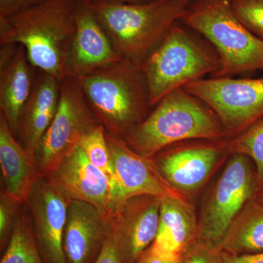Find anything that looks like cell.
<instances>
[{
	"label": "cell",
	"instance_id": "cell-1",
	"mask_svg": "<svg viewBox=\"0 0 263 263\" xmlns=\"http://www.w3.org/2000/svg\"><path fill=\"white\" fill-rule=\"evenodd\" d=\"M81 2L47 0L16 14L0 18V46H24L34 68L63 80Z\"/></svg>",
	"mask_w": 263,
	"mask_h": 263
},
{
	"label": "cell",
	"instance_id": "cell-2",
	"mask_svg": "<svg viewBox=\"0 0 263 263\" xmlns=\"http://www.w3.org/2000/svg\"><path fill=\"white\" fill-rule=\"evenodd\" d=\"M122 138L137 153L152 158L181 142L221 141L226 140V134L207 104L179 88L162 98L148 117Z\"/></svg>",
	"mask_w": 263,
	"mask_h": 263
},
{
	"label": "cell",
	"instance_id": "cell-3",
	"mask_svg": "<svg viewBox=\"0 0 263 263\" xmlns=\"http://www.w3.org/2000/svg\"><path fill=\"white\" fill-rule=\"evenodd\" d=\"M191 2L117 4L89 0V4L115 51L122 59L141 66L181 21Z\"/></svg>",
	"mask_w": 263,
	"mask_h": 263
},
{
	"label": "cell",
	"instance_id": "cell-4",
	"mask_svg": "<svg viewBox=\"0 0 263 263\" xmlns=\"http://www.w3.org/2000/svg\"><path fill=\"white\" fill-rule=\"evenodd\" d=\"M99 123L122 138L150 114L149 95L141 66L120 60L77 79Z\"/></svg>",
	"mask_w": 263,
	"mask_h": 263
},
{
	"label": "cell",
	"instance_id": "cell-5",
	"mask_svg": "<svg viewBox=\"0 0 263 263\" xmlns=\"http://www.w3.org/2000/svg\"><path fill=\"white\" fill-rule=\"evenodd\" d=\"M233 0H192L181 22L201 34L219 59L211 78H234L263 70V41L240 22Z\"/></svg>",
	"mask_w": 263,
	"mask_h": 263
},
{
	"label": "cell",
	"instance_id": "cell-6",
	"mask_svg": "<svg viewBox=\"0 0 263 263\" xmlns=\"http://www.w3.org/2000/svg\"><path fill=\"white\" fill-rule=\"evenodd\" d=\"M175 24L155 51L142 64L152 108L166 95L219 70V59L186 29Z\"/></svg>",
	"mask_w": 263,
	"mask_h": 263
},
{
	"label": "cell",
	"instance_id": "cell-7",
	"mask_svg": "<svg viewBox=\"0 0 263 263\" xmlns=\"http://www.w3.org/2000/svg\"><path fill=\"white\" fill-rule=\"evenodd\" d=\"M252 161L233 154L202 205L196 241L219 250L230 223L258 187Z\"/></svg>",
	"mask_w": 263,
	"mask_h": 263
},
{
	"label": "cell",
	"instance_id": "cell-8",
	"mask_svg": "<svg viewBox=\"0 0 263 263\" xmlns=\"http://www.w3.org/2000/svg\"><path fill=\"white\" fill-rule=\"evenodd\" d=\"M98 124L77 79L65 78L56 115L34 155L40 177L50 174Z\"/></svg>",
	"mask_w": 263,
	"mask_h": 263
},
{
	"label": "cell",
	"instance_id": "cell-9",
	"mask_svg": "<svg viewBox=\"0 0 263 263\" xmlns=\"http://www.w3.org/2000/svg\"><path fill=\"white\" fill-rule=\"evenodd\" d=\"M214 110L226 140L234 138L263 117V77L210 78L183 87Z\"/></svg>",
	"mask_w": 263,
	"mask_h": 263
},
{
	"label": "cell",
	"instance_id": "cell-10",
	"mask_svg": "<svg viewBox=\"0 0 263 263\" xmlns=\"http://www.w3.org/2000/svg\"><path fill=\"white\" fill-rule=\"evenodd\" d=\"M105 138L113 167L111 214L123 202L140 195L160 199L173 197L190 202L187 195L180 193L164 179L152 157L139 155L122 138L106 130Z\"/></svg>",
	"mask_w": 263,
	"mask_h": 263
},
{
	"label": "cell",
	"instance_id": "cell-11",
	"mask_svg": "<svg viewBox=\"0 0 263 263\" xmlns=\"http://www.w3.org/2000/svg\"><path fill=\"white\" fill-rule=\"evenodd\" d=\"M71 200L46 177H40L25 204L38 250L45 263H67L64 230Z\"/></svg>",
	"mask_w": 263,
	"mask_h": 263
},
{
	"label": "cell",
	"instance_id": "cell-12",
	"mask_svg": "<svg viewBox=\"0 0 263 263\" xmlns=\"http://www.w3.org/2000/svg\"><path fill=\"white\" fill-rule=\"evenodd\" d=\"M228 153L226 140L192 143L159 152L154 162L161 175L180 193H195L206 183Z\"/></svg>",
	"mask_w": 263,
	"mask_h": 263
},
{
	"label": "cell",
	"instance_id": "cell-13",
	"mask_svg": "<svg viewBox=\"0 0 263 263\" xmlns=\"http://www.w3.org/2000/svg\"><path fill=\"white\" fill-rule=\"evenodd\" d=\"M160 199L150 195L131 197L110 216V235L126 263H137L153 243L158 231Z\"/></svg>",
	"mask_w": 263,
	"mask_h": 263
},
{
	"label": "cell",
	"instance_id": "cell-14",
	"mask_svg": "<svg viewBox=\"0 0 263 263\" xmlns=\"http://www.w3.org/2000/svg\"><path fill=\"white\" fill-rule=\"evenodd\" d=\"M45 177L71 200L89 202L111 214V179L90 162L79 145Z\"/></svg>",
	"mask_w": 263,
	"mask_h": 263
},
{
	"label": "cell",
	"instance_id": "cell-15",
	"mask_svg": "<svg viewBox=\"0 0 263 263\" xmlns=\"http://www.w3.org/2000/svg\"><path fill=\"white\" fill-rule=\"evenodd\" d=\"M76 22L75 34L66 60L65 78L77 79L123 60L95 17L89 0H81Z\"/></svg>",
	"mask_w": 263,
	"mask_h": 263
},
{
	"label": "cell",
	"instance_id": "cell-16",
	"mask_svg": "<svg viewBox=\"0 0 263 263\" xmlns=\"http://www.w3.org/2000/svg\"><path fill=\"white\" fill-rule=\"evenodd\" d=\"M110 233V216L89 202L71 200L63 235L67 262L95 263Z\"/></svg>",
	"mask_w": 263,
	"mask_h": 263
},
{
	"label": "cell",
	"instance_id": "cell-17",
	"mask_svg": "<svg viewBox=\"0 0 263 263\" xmlns=\"http://www.w3.org/2000/svg\"><path fill=\"white\" fill-rule=\"evenodd\" d=\"M198 219L191 202L160 199L158 231L149 248L167 258L181 260L197 239Z\"/></svg>",
	"mask_w": 263,
	"mask_h": 263
},
{
	"label": "cell",
	"instance_id": "cell-18",
	"mask_svg": "<svg viewBox=\"0 0 263 263\" xmlns=\"http://www.w3.org/2000/svg\"><path fill=\"white\" fill-rule=\"evenodd\" d=\"M61 81L41 70H38L34 78L32 91L22 111L18 129L23 134L24 148L34 156L56 115Z\"/></svg>",
	"mask_w": 263,
	"mask_h": 263
},
{
	"label": "cell",
	"instance_id": "cell-19",
	"mask_svg": "<svg viewBox=\"0 0 263 263\" xmlns=\"http://www.w3.org/2000/svg\"><path fill=\"white\" fill-rule=\"evenodd\" d=\"M24 46L18 45L13 56L0 64V110L14 136L34 85V76Z\"/></svg>",
	"mask_w": 263,
	"mask_h": 263
},
{
	"label": "cell",
	"instance_id": "cell-20",
	"mask_svg": "<svg viewBox=\"0 0 263 263\" xmlns=\"http://www.w3.org/2000/svg\"><path fill=\"white\" fill-rule=\"evenodd\" d=\"M0 165L5 192L21 204L25 203L39 179L35 157L15 141L5 118L0 116Z\"/></svg>",
	"mask_w": 263,
	"mask_h": 263
},
{
	"label": "cell",
	"instance_id": "cell-21",
	"mask_svg": "<svg viewBox=\"0 0 263 263\" xmlns=\"http://www.w3.org/2000/svg\"><path fill=\"white\" fill-rule=\"evenodd\" d=\"M219 251L243 255L263 252V204L251 199L227 230Z\"/></svg>",
	"mask_w": 263,
	"mask_h": 263
},
{
	"label": "cell",
	"instance_id": "cell-22",
	"mask_svg": "<svg viewBox=\"0 0 263 263\" xmlns=\"http://www.w3.org/2000/svg\"><path fill=\"white\" fill-rule=\"evenodd\" d=\"M0 263H45L38 250L27 207L19 209L13 233Z\"/></svg>",
	"mask_w": 263,
	"mask_h": 263
},
{
	"label": "cell",
	"instance_id": "cell-23",
	"mask_svg": "<svg viewBox=\"0 0 263 263\" xmlns=\"http://www.w3.org/2000/svg\"><path fill=\"white\" fill-rule=\"evenodd\" d=\"M227 150L230 155L241 154L249 157L255 166L258 186L263 183V117L245 131L226 140Z\"/></svg>",
	"mask_w": 263,
	"mask_h": 263
},
{
	"label": "cell",
	"instance_id": "cell-24",
	"mask_svg": "<svg viewBox=\"0 0 263 263\" xmlns=\"http://www.w3.org/2000/svg\"><path fill=\"white\" fill-rule=\"evenodd\" d=\"M79 145L90 162L112 179L113 167L105 138V127L98 124L81 138Z\"/></svg>",
	"mask_w": 263,
	"mask_h": 263
},
{
	"label": "cell",
	"instance_id": "cell-25",
	"mask_svg": "<svg viewBox=\"0 0 263 263\" xmlns=\"http://www.w3.org/2000/svg\"><path fill=\"white\" fill-rule=\"evenodd\" d=\"M232 7L240 22L263 41V0H233Z\"/></svg>",
	"mask_w": 263,
	"mask_h": 263
},
{
	"label": "cell",
	"instance_id": "cell-26",
	"mask_svg": "<svg viewBox=\"0 0 263 263\" xmlns=\"http://www.w3.org/2000/svg\"><path fill=\"white\" fill-rule=\"evenodd\" d=\"M21 205L5 192L1 194L0 200V243L1 248L8 245Z\"/></svg>",
	"mask_w": 263,
	"mask_h": 263
},
{
	"label": "cell",
	"instance_id": "cell-27",
	"mask_svg": "<svg viewBox=\"0 0 263 263\" xmlns=\"http://www.w3.org/2000/svg\"><path fill=\"white\" fill-rule=\"evenodd\" d=\"M181 263H219V251L195 241L183 254Z\"/></svg>",
	"mask_w": 263,
	"mask_h": 263
},
{
	"label": "cell",
	"instance_id": "cell-28",
	"mask_svg": "<svg viewBox=\"0 0 263 263\" xmlns=\"http://www.w3.org/2000/svg\"><path fill=\"white\" fill-rule=\"evenodd\" d=\"M47 0H0V18L16 14Z\"/></svg>",
	"mask_w": 263,
	"mask_h": 263
},
{
	"label": "cell",
	"instance_id": "cell-29",
	"mask_svg": "<svg viewBox=\"0 0 263 263\" xmlns=\"http://www.w3.org/2000/svg\"><path fill=\"white\" fill-rule=\"evenodd\" d=\"M95 263H126L110 233Z\"/></svg>",
	"mask_w": 263,
	"mask_h": 263
},
{
	"label": "cell",
	"instance_id": "cell-30",
	"mask_svg": "<svg viewBox=\"0 0 263 263\" xmlns=\"http://www.w3.org/2000/svg\"><path fill=\"white\" fill-rule=\"evenodd\" d=\"M219 263H263V252L235 255L219 251Z\"/></svg>",
	"mask_w": 263,
	"mask_h": 263
},
{
	"label": "cell",
	"instance_id": "cell-31",
	"mask_svg": "<svg viewBox=\"0 0 263 263\" xmlns=\"http://www.w3.org/2000/svg\"><path fill=\"white\" fill-rule=\"evenodd\" d=\"M181 260L167 258L164 256L155 253L148 247L138 259V263H181Z\"/></svg>",
	"mask_w": 263,
	"mask_h": 263
},
{
	"label": "cell",
	"instance_id": "cell-32",
	"mask_svg": "<svg viewBox=\"0 0 263 263\" xmlns=\"http://www.w3.org/2000/svg\"><path fill=\"white\" fill-rule=\"evenodd\" d=\"M104 3H117V4H140V3H148L153 0H97Z\"/></svg>",
	"mask_w": 263,
	"mask_h": 263
},
{
	"label": "cell",
	"instance_id": "cell-33",
	"mask_svg": "<svg viewBox=\"0 0 263 263\" xmlns=\"http://www.w3.org/2000/svg\"><path fill=\"white\" fill-rule=\"evenodd\" d=\"M254 197L263 204V183L257 187Z\"/></svg>",
	"mask_w": 263,
	"mask_h": 263
},
{
	"label": "cell",
	"instance_id": "cell-34",
	"mask_svg": "<svg viewBox=\"0 0 263 263\" xmlns=\"http://www.w3.org/2000/svg\"><path fill=\"white\" fill-rule=\"evenodd\" d=\"M137 263H138V262H137Z\"/></svg>",
	"mask_w": 263,
	"mask_h": 263
}]
</instances>
